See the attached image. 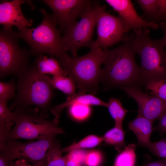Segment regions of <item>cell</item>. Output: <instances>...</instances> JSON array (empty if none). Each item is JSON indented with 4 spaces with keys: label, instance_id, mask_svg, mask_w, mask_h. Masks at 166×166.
<instances>
[{
    "label": "cell",
    "instance_id": "cell-1",
    "mask_svg": "<svg viewBox=\"0 0 166 166\" xmlns=\"http://www.w3.org/2000/svg\"><path fill=\"white\" fill-rule=\"evenodd\" d=\"M17 77V93L10 110L24 109L34 105L48 117L54 95L49 82L51 76L40 73L32 64L21 70Z\"/></svg>",
    "mask_w": 166,
    "mask_h": 166
},
{
    "label": "cell",
    "instance_id": "cell-2",
    "mask_svg": "<svg viewBox=\"0 0 166 166\" xmlns=\"http://www.w3.org/2000/svg\"><path fill=\"white\" fill-rule=\"evenodd\" d=\"M104 49L105 56L100 82L107 89L132 84L138 85L140 69L135 59L136 53L128 39L113 49Z\"/></svg>",
    "mask_w": 166,
    "mask_h": 166
},
{
    "label": "cell",
    "instance_id": "cell-3",
    "mask_svg": "<svg viewBox=\"0 0 166 166\" xmlns=\"http://www.w3.org/2000/svg\"><path fill=\"white\" fill-rule=\"evenodd\" d=\"M39 11L43 20L37 27L26 28L18 32L20 38L24 40L30 48V53L36 57L47 53L56 58L60 63L69 55L65 49L61 31L53 14H48L44 9Z\"/></svg>",
    "mask_w": 166,
    "mask_h": 166
},
{
    "label": "cell",
    "instance_id": "cell-4",
    "mask_svg": "<svg viewBox=\"0 0 166 166\" xmlns=\"http://www.w3.org/2000/svg\"><path fill=\"white\" fill-rule=\"evenodd\" d=\"M134 38L131 40L136 53L141 59L140 75L138 84L166 79V52L158 39L152 40L148 28L133 30Z\"/></svg>",
    "mask_w": 166,
    "mask_h": 166
},
{
    "label": "cell",
    "instance_id": "cell-5",
    "mask_svg": "<svg viewBox=\"0 0 166 166\" xmlns=\"http://www.w3.org/2000/svg\"><path fill=\"white\" fill-rule=\"evenodd\" d=\"M39 109L37 107L34 109L29 107L14 111L15 126L0 139V143L19 139L42 140L59 134H65L63 129L58 127V120H48V117Z\"/></svg>",
    "mask_w": 166,
    "mask_h": 166
},
{
    "label": "cell",
    "instance_id": "cell-6",
    "mask_svg": "<svg viewBox=\"0 0 166 166\" xmlns=\"http://www.w3.org/2000/svg\"><path fill=\"white\" fill-rule=\"evenodd\" d=\"M104 49L97 48L83 56H69L61 64L78 89V92L95 94L98 90Z\"/></svg>",
    "mask_w": 166,
    "mask_h": 166
},
{
    "label": "cell",
    "instance_id": "cell-7",
    "mask_svg": "<svg viewBox=\"0 0 166 166\" xmlns=\"http://www.w3.org/2000/svg\"><path fill=\"white\" fill-rule=\"evenodd\" d=\"M18 32L12 28L2 29L0 31V78L17 76L29 66L30 51L22 48L19 43Z\"/></svg>",
    "mask_w": 166,
    "mask_h": 166
},
{
    "label": "cell",
    "instance_id": "cell-8",
    "mask_svg": "<svg viewBox=\"0 0 166 166\" xmlns=\"http://www.w3.org/2000/svg\"><path fill=\"white\" fill-rule=\"evenodd\" d=\"M91 1L88 5L79 22L76 21L63 31L64 49L70 51L73 57H77V52L82 47H89L93 41V31L97 17L103 6L93 5Z\"/></svg>",
    "mask_w": 166,
    "mask_h": 166
},
{
    "label": "cell",
    "instance_id": "cell-9",
    "mask_svg": "<svg viewBox=\"0 0 166 166\" xmlns=\"http://www.w3.org/2000/svg\"><path fill=\"white\" fill-rule=\"evenodd\" d=\"M56 136L35 141L25 143L14 140L0 143V154L8 160L22 159L34 166H45L48 152L59 144Z\"/></svg>",
    "mask_w": 166,
    "mask_h": 166
},
{
    "label": "cell",
    "instance_id": "cell-10",
    "mask_svg": "<svg viewBox=\"0 0 166 166\" xmlns=\"http://www.w3.org/2000/svg\"><path fill=\"white\" fill-rule=\"evenodd\" d=\"M105 8L106 6H103L97 14L96 23L97 38L89 46L91 50L107 49L120 42L128 40L125 36L127 32L122 20L108 13Z\"/></svg>",
    "mask_w": 166,
    "mask_h": 166
},
{
    "label": "cell",
    "instance_id": "cell-11",
    "mask_svg": "<svg viewBox=\"0 0 166 166\" xmlns=\"http://www.w3.org/2000/svg\"><path fill=\"white\" fill-rule=\"evenodd\" d=\"M133 98L138 105V115L154 121L166 112V101L143 91L136 84L119 87Z\"/></svg>",
    "mask_w": 166,
    "mask_h": 166
},
{
    "label": "cell",
    "instance_id": "cell-12",
    "mask_svg": "<svg viewBox=\"0 0 166 166\" xmlns=\"http://www.w3.org/2000/svg\"><path fill=\"white\" fill-rule=\"evenodd\" d=\"M53 10L61 31L81 17L91 2L85 0H43Z\"/></svg>",
    "mask_w": 166,
    "mask_h": 166
},
{
    "label": "cell",
    "instance_id": "cell-13",
    "mask_svg": "<svg viewBox=\"0 0 166 166\" xmlns=\"http://www.w3.org/2000/svg\"><path fill=\"white\" fill-rule=\"evenodd\" d=\"M108 4L117 12L123 21L127 32L142 28L157 29L158 23L149 22L142 18L137 13L131 0H106Z\"/></svg>",
    "mask_w": 166,
    "mask_h": 166
},
{
    "label": "cell",
    "instance_id": "cell-14",
    "mask_svg": "<svg viewBox=\"0 0 166 166\" xmlns=\"http://www.w3.org/2000/svg\"><path fill=\"white\" fill-rule=\"evenodd\" d=\"M29 2L24 0L11 1H2L0 4V23L3 28L10 29L16 26L19 31L30 27L33 22L32 19L26 18L21 8L22 4Z\"/></svg>",
    "mask_w": 166,
    "mask_h": 166
},
{
    "label": "cell",
    "instance_id": "cell-15",
    "mask_svg": "<svg viewBox=\"0 0 166 166\" xmlns=\"http://www.w3.org/2000/svg\"><path fill=\"white\" fill-rule=\"evenodd\" d=\"M80 104L89 106H101L107 107V103L93 94L79 93L70 98H68L65 102L51 108L50 111L58 121L63 110L74 104Z\"/></svg>",
    "mask_w": 166,
    "mask_h": 166
},
{
    "label": "cell",
    "instance_id": "cell-16",
    "mask_svg": "<svg viewBox=\"0 0 166 166\" xmlns=\"http://www.w3.org/2000/svg\"><path fill=\"white\" fill-rule=\"evenodd\" d=\"M153 122L138 114L134 120L128 123L129 129L135 134L140 145L148 148L152 143L150 138L154 129Z\"/></svg>",
    "mask_w": 166,
    "mask_h": 166
},
{
    "label": "cell",
    "instance_id": "cell-17",
    "mask_svg": "<svg viewBox=\"0 0 166 166\" xmlns=\"http://www.w3.org/2000/svg\"><path fill=\"white\" fill-rule=\"evenodd\" d=\"M32 65L42 74H49L53 76H66L68 75L57 60L51 56L38 55Z\"/></svg>",
    "mask_w": 166,
    "mask_h": 166
},
{
    "label": "cell",
    "instance_id": "cell-18",
    "mask_svg": "<svg viewBox=\"0 0 166 166\" xmlns=\"http://www.w3.org/2000/svg\"><path fill=\"white\" fill-rule=\"evenodd\" d=\"M16 115L7 106V103L0 102V139L12 129L15 124Z\"/></svg>",
    "mask_w": 166,
    "mask_h": 166
},
{
    "label": "cell",
    "instance_id": "cell-19",
    "mask_svg": "<svg viewBox=\"0 0 166 166\" xmlns=\"http://www.w3.org/2000/svg\"><path fill=\"white\" fill-rule=\"evenodd\" d=\"M125 135L122 128L115 126L107 131L102 137L106 144L114 146L116 150L120 152L125 147Z\"/></svg>",
    "mask_w": 166,
    "mask_h": 166
},
{
    "label": "cell",
    "instance_id": "cell-20",
    "mask_svg": "<svg viewBox=\"0 0 166 166\" xmlns=\"http://www.w3.org/2000/svg\"><path fill=\"white\" fill-rule=\"evenodd\" d=\"M53 89H57L62 92L70 98L75 95L77 86L69 76H53L49 80Z\"/></svg>",
    "mask_w": 166,
    "mask_h": 166
},
{
    "label": "cell",
    "instance_id": "cell-21",
    "mask_svg": "<svg viewBox=\"0 0 166 166\" xmlns=\"http://www.w3.org/2000/svg\"><path fill=\"white\" fill-rule=\"evenodd\" d=\"M136 144H129L116 157L112 166H135L136 161Z\"/></svg>",
    "mask_w": 166,
    "mask_h": 166
},
{
    "label": "cell",
    "instance_id": "cell-22",
    "mask_svg": "<svg viewBox=\"0 0 166 166\" xmlns=\"http://www.w3.org/2000/svg\"><path fill=\"white\" fill-rule=\"evenodd\" d=\"M107 108L115 122V126L122 128L124 118L128 111L122 106L120 101L114 98H111L107 103Z\"/></svg>",
    "mask_w": 166,
    "mask_h": 166
},
{
    "label": "cell",
    "instance_id": "cell-23",
    "mask_svg": "<svg viewBox=\"0 0 166 166\" xmlns=\"http://www.w3.org/2000/svg\"><path fill=\"white\" fill-rule=\"evenodd\" d=\"M103 141L102 137L94 135L86 137L77 143L66 147L61 148L62 152H70L81 148H90L95 147Z\"/></svg>",
    "mask_w": 166,
    "mask_h": 166
},
{
    "label": "cell",
    "instance_id": "cell-24",
    "mask_svg": "<svg viewBox=\"0 0 166 166\" xmlns=\"http://www.w3.org/2000/svg\"><path fill=\"white\" fill-rule=\"evenodd\" d=\"M143 11L149 22L156 23L158 10V0L136 1Z\"/></svg>",
    "mask_w": 166,
    "mask_h": 166
},
{
    "label": "cell",
    "instance_id": "cell-25",
    "mask_svg": "<svg viewBox=\"0 0 166 166\" xmlns=\"http://www.w3.org/2000/svg\"><path fill=\"white\" fill-rule=\"evenodd\" d=\"M60 147L59 144L48 152L45 158V166H65L64 157L62 156Z\"/></svg>",
    "mask_w": 166,
    "mask_h": 166
},
{
    "label": "cell",
    "instance_id": "cell-26",
    "mask_svg": "<svg viewBox=\"0 0 166 166\" xmlns=\"http://www.w3.org/2000/svg\"><path fill=\"white\" fill-rule=\"evenodd\" d=\"M14 80L12 79L8 82H0V102L7 103L10 100L15 97L16 93Z\"/></svg>",
    "mask_w": 166,
    "mask_h": 166
},
{
    "label": "cell",
    "instance_id": "cell-27",
    "mask_svg": "<svg viewBox=\"0 0 166 166\" xmlns=\"http://www.w3.org/2000/svg\"><path fill=\"white\" fill-rule=\"evenodd\" d=\"M151 95L156 96L166 101V79L152 81L144 85Z\"/></svg>",
    "mask_w": 166,
    "mask_h": 166
},
{
    "label": "cell",
    "instance_id": "cell-28",
    "mask_svg": "<svg viewBox=\"0 0 166 166\" xmlns=\"http://www.w3.org/2000/svg\"><path fill=\"white\" fill-rule=\"evenodd\" d=\"M90 106L80 104H74L69 107L70 115L74 119L82 120L87 117L90 112Z\"/></svg>",
    "mask_w": 166,
    "mask_h": 166
},
{
    "label": "cell",
    "instance_id": "cell-29",
    "mask_svg": "<svg viewBox=\"0 0 166 166\" xmlns=\"http://www.w3.org/2000/svg\"><path fill=\"white\" fill-rule=\"evenodd\" d=\"M149 150L158 157L166 159V138L151 143Z\"/></svg>",
    "mask_w": 166,
    "mask_h": 166
},
{
    "label": "cell",
    "instance_id": "cell-30",
    "mask_svg": "<svg viewBox=\"0 0 166 166\" xmlns=\"http://www.w3.org/2000/svg\"><path fill=\"white\" fill-rule=\"evenodd\" d=\"M102 160V156L99 152L92 151L86 154L84 162L87 166H98Z\"/></svg>",
    "mask_w": 166,
    "mask_h": 166
},
{
    "label": "cell",
    "instance_id": "cell-31",
    "mask_svg": "<svg viewBox=\"0 0 166 166\" xmlns=\"http://www.w3.org/2000/svg\"><path fill=\"white\" fill-rule=\"evenodd\" d=\"M158 10L156 23L166 22V0H158Z\"/></svg>",
    "mask_w": 166,
    "mask_h": 166
},
{
    "label": "cell",
    "instance_id": "cell-32",
    "mask_svg": "<svg viewBox=\"0 0 166 166\" xmlns=\"http://www.w3.org/2000/svg\"><path fill=\"white\" fill-rule=\"evenodd\" d=\"M64 156L65 166H81L80 162L75 157L72 151Z\"/></svg>",
    "mask_w": 166,
    "mask_h": 166
},
{
    "label": "cell",
    "instance_id": "cell-33",
    "mask_svg": "<svg viewBox=\"0 0 166 166\" xmlns=\"http://www.w3.org/2000/svg\"><path fill=\"white\" fill-rule=\"evenodd\" d=\"M158 120L159 123L155 128L158 131L161 135H163L166 133V112Z\"/></svg>",
    "mask_w": 166,
    "mask_h": 166
},
{
    "label": "cell",
    "instance_id": "cell-34",
    "mask_svg": "<svg viewBox=\"0 0 166 166\" xmlns=\"http://www.w3.org/2000/svg\"><path fill=\"white\" fill-rule=\"evenodd\" d=\"M14 166H34L31 165L27 161L22 159L17 160L14 163Z\"/></svg>",
    "mask_w": 166,
    "mask_h": 166
},
{
    "label": "cell",
    "instance_id": "cell-35",
    "mask_svg": "<svg viewBox=\"0 0 166 166\" xmlns=\"http://www.w3.org/2000/svg\"><path fill=\"white\" fill-rule=\"evenodd\" d=\"M144 166H166V163L161 161L150 162Z\"/></svg>",
    "mask_w": 166,
    "mask_h": 166
},
{
    "label": "cell",
    "instance_id": "cell-36",
    "mask_svg": "<svg viewBox=\"0 0 166 166\" xmlns=\"http://www.w3.org/2000/svg\"><path fill=\"white\" fill-rule=\"evenodd\" d=\"M164 35L158 41L160 45L162 47H166V29H163Z\"/></svg>",
    "mask_w": 166,
    "mask_h": 166
},
{
    "label": "cell",
    "instance_id": "cell-37",
    "mask_svg": "<svg viewBox=\"0 0 166 166\" xmlns=\"http://www.w3.org/2000/svg\"><path fill=\"white\" fill-rule=\"evenodd\" d=\"M10 161L0 154V166H9Z\"/></svg>",
    "mask_w": 166,
    "mask_h": 166
},
{
    "label": "cell",
    "instance_id": "cell-38",
    "mask_svg": "<svg viewBox=\"0 0 166 166\" xmlns=\"http://www.w3.org/2000/svg\"><path fill=\"white\" fill-rule=\"evenodd\" d=\"M158 24L159 27H160L162 29H166V22H160L158 23Z\"/></svg>",
    "mask_w": 166,
    "mask_h": 166
},
{
    "label": "cell",
    "instance_id": "cell-39",
    "mask_svg": "<svg viewBox=\"0 0 166 166\" xmlns=\"http://www.w3.org/2000/svg\"><path fill=\"white\" fill-rule=\"evenodd\" d=\"M9 166H14V162L13 160L10 161Z\"/></svg>",
    "mask_w": 166,
    "mask_h": 166
}]
</instances>
